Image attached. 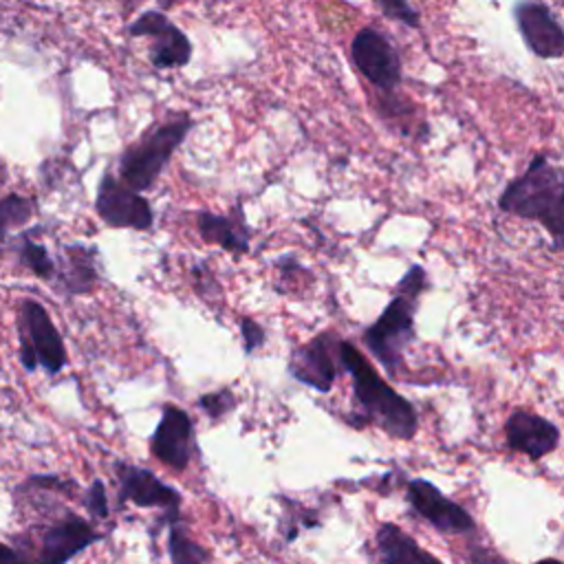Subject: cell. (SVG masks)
<instances>
[{
  "instance_id": "obj_13",
  "label": "cell",
  "mask_w": 564,
  "mask_h": 564,
  "mask_svg": "<svg viewBox=\"0 0 564 564\" xmlns=\"http://www.w3.org/2000/svg\"><path fill=\"white\" fill-rule=\"evenodd\" d=\"M560 427L529 410H513L505 423L507 447L516 454L529 456V460H540L560 445Z\"/></svg>"
},
{
  "instance_id": "obj_16",
  "label": "cell",
  "mask_w": 564,
  "mask_h": 564,
  "mask_svg": "<svg viewBox=\"0 0 564 564\" xmlns=\"http://www.w3.org/2000/svg\"><path fill=\"white\" fill-rule=\"evenodd\" d=\"M198 234L205 242L218 245L231 253H245L249 249V231L240 209L231 216H218L212 212H198Z\"/></svg>"
},
{
  "instance_id": "obj_27",
  "label": "cell",
  "mask_w": 564,
  "mask_h": 564,
  "mask_svg": "<svg viewBox=\"0 0 564 564\" xmlns=\"http://www.w3.org/2000/svg\"><path fill=\"white\" fill-rule=\"evenodd\" d=\"M178 0H159V4H161V9H172L174 4H176Z\"/></svg>"
},
{
  "instance_id": "obj_25",
  "label": "cell",
  "mask_w": 564,
  "mask_h": 564,
  "mask_svg": "<svg viewBox=\"0 0 564 564\" xmlns=\"http://www.w3.org/2000/svg\"><path fill=\"white\" fill-rule=\"evenodd\" d=\"M84 502L93 516H97V518L108 516V496H106V487L101 480H93L90 489L86 491Z\"/></svg>"
},
{
  "instance_id": "obj_1",
  "label": "cell",
  "mask_w": 564,
  "mask_h": 564,
  "mask_svg": "<svg viewBox=\"0 0 564 564\" xmlns=\"http://www.w3.org/2000/svg\"><path fill=\"white\" fill-rule=\"evenodd\" d=\"M339 357L341 368L352 379V394L359 408V414L350 421H355V425H377L399 441H412L419 432V414L414 405L372 368L355 344L341 339Z\"/></svg>"
},
{
  "instance_id": "obj_7",
  "label": "cell",
  "mask_w": 564,
  "mask_h": 564,
  "mask_svg": "<svg viewBox=\"0 0 564 564\" xmlns=\"http://www.w3.org/2000/svg\"><path fill=\"white\" fill-rule=\"evenodd\" d=\"M128 35L148 37L150 62L154 68H183L192 59V42L187 33L176 26L167 13L159 9H148L128 24Z\"/></svg>"
},
{
  "instance_id": "obj_14",
  "label": "cell",
  "mask_w": 564,
  "mask_h": 564,
  "mask_svg": "<svg viewBox=\"0 0 564 564\" xmlns=\"http://www.w3.org/2000/svg\"><path fill=\"white\" fill-rule=\"evenodd\" d=\"M192 419L176 405H165L161 421L150 438L152 454L172 469H185L192 456Z\"/></svg>"
},
{
  "instance_id": "obj_22",
  "label": "cell",
  "mask_w": 564,
  "mask_h": 564,
  "mask_svg": "<svg viewBox=\"0 0 564 564\" xmlns=\"http://www.w3.org/2000/svg\"><path fill=\"white\" fill-rule=\"evenodd\" d=\"M375 4L381 9V13L403 26L419 29L421 26V13L412 7L410 0H375Z\"/></svg>"
},
{
  "instance_id": "obj_11",
  "label": "cell",
  "mask_w": 564,
  "mask_h": 564,
  "mask_svg": "<svg viewBox=\"0 0 564 564\" xmlns=\"http://www.w3.org/2000/svg\"><path fill=\"white\" fill-rule=\"evenodd\" d=\"M339 337L335 333H319L308 344L297 348L291 357V375L317 392H328L335 383L337 368L341 366L339 357Z\"/></svg>"
},
{
  "instance_id": "obj_6",
  "label": "cell",
  "mask_w": 564,
  "mask_h": 564,
  "mask_svg": "<svg viewBox=\"0 0 564 564\" xmlns=\"http://www.w3.org/2000/svg\"><path fill=\"white\" fill-rule=\"evenodd\" d=\"M350 57L357 70L379 90L394 93L403 79V66L392 42L375 26H361L350 42Z\"/></svg>"
},
{
  "instance_id": "obj_4",
  "label": "cell",
  "mask_w": 564,
  "mask_h": 564,
  "mask_svg": "<svg viewBox=\"0 0 564 564\" xmlns=\"http://www.w3.org/2000/svg\"><path fill=\"white\" fill-rule=\"evenodd\" d=\"M192 128V119L187 115H178L148 130L134 145H130L119 159V178L137 189L145 192L156 183L163 167L176 148L185 141Z\"/></svg>"
},
{
  "instance_id": "obj_23",
  "label": "cell",
  "mask_w": 564,
  "mask_h": 564,
  "mask_svg": "<svg viewBox=\"0 0 564 564\" xmlns=\"http://www.w3.org/2000/svg\"><path fill=\"white\" fill-rule=\"evenodd\" d=\"M234 405H236V397H234V392H231L229 388H223V390L203 394V397L198 399V408L205 410L209 419H218V416L227 414Z\"/></svg>"
},
{
  "instance_id": "obj_19",
  "label": "cell",
  "mask_w": 564,
  "mask_h": 564,
  "mask_svg": "<svg viewBox=\"0 0 564 564\" xmlns=\"http://www.w3.org/2000/svg\"><path fill=\"white\" fill-rule=\"evenodd\" d=\"M167 551H170V560L174 564H198V562H207L209 560L205 549L194 544L176 524H172V529H170Z\"/></svg>"
},
{
  "instance_id": "obj_2",
  "label": "cell",
  "mask_w": 564,
  "mask_h": 564,
  "mask_svg": "<svg viewBox=\"0 0 564 564\" xmlns=\"http://www.w3.org/2000/svg\"><path fill=\"white\" fill-rule=\"evenodd\" d=\"M505 214L535 220L551 236V249H564V167L535 154L527 170L507 183L498 198Z\"/></svg>"
},
{
  "instance_id": "obj_18",
  "label": "cell",
  "mask_w": 564,
  "mask_h": 564,
  "mask_svg": "<svg viewBox=\"0 0 564 564\" xmlns=\"http://www.w3.org/2000/svg\"><path fill=\"white\" fill-rule=\"evenodd\" d=\"M93 251L84 249L82 245L66 247V271L62 275L64 286L68 293H86L95 284V264H93Z\"/></svg>"
},
{
  "instance_id": "obj_5",
  "label": "cell",
  "mask_w": 564,
  "mask_h": 564,
  "mask_svg": "<svg viewBox=\"0 0 564 564\" xmlns=\"http://www.w3.org/2000/svg\"><path fill=\"white\" fill-rule=\"evenodd\" d=\"M20 361L26 372L44 366L55 375L66 364V348L62 335L51 322L46 308L35 300H24L20 308Z\"/></svg>"
},
{
  "instance_id": "obj_8",
  "label": "cell",
  "mask_w": 564,
  "mask_h": 564,
  "mask_svg": "<svg viewBox=\"0 0 564 564\" xmlns=\"http://www.w3.org/2000/svg\"><path fill=\"white\" fill-rule=\"evenodd\" d=\"M95 209L99 218L110 227L145 231L154 223L150 203L141 196V192L128 187L121 178H115L110 172H106L99 181Z\"/></svg>"
},
{
  "instance_id": "obj_17",
  "label": "cell",
  "mask_w": 564,
  "mask_h": 564,
  "mask_svg": "<svg viewBox=\"0 0 564 564\" xmlns=\"http://www.w3.org/2000/svg\"><path fill=\"white\" fill-rule=\"evenodd\" d=\"M377 560L383 564H423V562H436V557L427 551H423L403 529H399L394 522H383L377 529Z\"/></svg>"
},
{
  "instance_id": "obj_24",
  "label": "cell",
  "mask_w": 564,
  "mask_h": 564,
  "mask_svg": "<svg viewBox=\"0 0 564 564\" xmlns=\"http://www.w3.org/2000/svg\"><path fill=\"white\" fill-rule=\"evenodd\" d=\"M240 335H242L245 352L258 350V348L264 344V339H267L264 328H262L256 319H251V317H242V319H240Z\"/></svg>"
},
{
  "instance_id": "obj_20",
  "label": "cell",
  "mask_w": 564,
  "mask_h": 564,
  "mask_svg": "<svg viewBox=\"0 0 564 564\" xmlns=\"http://www.w3.org/2000/svg\"><path fill=\"white\" fill-rule=\"evenodd\" d=\"M33 216V200L20 194H9L0 198V236L7 229L22 227Z\"/></svg>"
},
{
  "instance_id": "obj_3",
  "label": "cell",
  "mask_w": 564,
  "mask_h": 564,
  "mask_svg": "<svg viewBox=\"0 0 564 564\" xmlns=\"http://www.w3.org/2000/svg\"><path fill=\"white\" fill-rule=\"evenodd\" d=\"M427 286L430 282L425 269L421 264H412L399 280L390 304L383 308L377 322L364 330L366 348L392 377L403 370L405 350L416 339L414 317Z\"/></svg>"
},
{
  "instance_id": "obj_26",
  "label": "cell",
  "mask_w": 564,
  "mask_h": 564,
  "mask_svg": "<svg viewBox=\"0 0 564 564\" xmlns=\"http://www.w3.org/2000/svg\"><path fill=\"white\" fill-rule=\"evenodd\" d=\"M9 560H22V555L15 553L11 546L0 542V562H9Z\"/></svg>"
},
{
  "instance_id": "obj_10",
  "label": "cell",
  "mask_w": 564,
  "mask_h": 564,
  "mask_svg": "<svg viewBox=\"0 0 564 564\" xmlns=\"http://www.w3.org/2000/svg\"><path fill=\"white\" fill-rule=\"evenodd\" d=\"M513 20L527 48L540 59L564 57V24L538 0H520L513 7Z\"/></svg>"
},
{
  "instance_id": "obj_15",
  "label": "cell",
  "mask_w": 564,
  "mask_h": 564,
  "mask_svg": "<svg viewBox=\"0 0 564 564\" xmlns=\"http://www.w3.org/2000/svg\"><path fill=\"white\" fill-rule=\"evenodd\" d=\"M99 535L93 531V527L77 518V516H66L64 520L51 524L42 533V549H40V562L46 564H62L88 549Z\"/></svg>"
},
{
  "instance_id": "obj_9",
  "label": "cell",
  "mask_w": 564,
  "mask_h": 564,
  "mask_svg": "<svg viewBox=\"0 0 564 564\" xmlns=\"http://www.w3.org/2000/svg\"><path fill=\"white\" fill-rule=\"evenodd\" d=\"M405 496L410 507L438 533L460 535L471 533L476 529V522L469 516V511L454 502L452 498H447L436 485H432L425 478H410Z\"/></svg>"
},
{
  "instance_id": "obj_12",
  "label": "cell",
  "mask_w": 564,
  "mask_h": 564,
  "mask_svg": "<svg viewBox=\"0 0 564 564\" xmlns=\"http://www.w3.org/2000/svg\"><path fill=\"white\" fill-rule=\"evenodd\" d=\"M115 471L119 478V498L130 500L137 507H161L172 522L178 520L181 511V494L161 482L150 469L115 463Z\"/></svg>"
},
{
  "instance_id": "obj_21",
  "label": "cell",
  "mask_w": 564,
  "mask_h": 564,
  "mask_svg": "<svg viewBox=\"0 0 564 564\" xmlns=\"http://www.w3.org/2000/svg\"><path fill=\"white\" fill-rule=\"evenodd\" d=\"M18 253H20V262L24 267H29L37 278L51 280L55 275V262L51 260V256H48L44 245H37L33 240L24 238L22 245L18 247Z\"/></svg>"
}]
</instances>
